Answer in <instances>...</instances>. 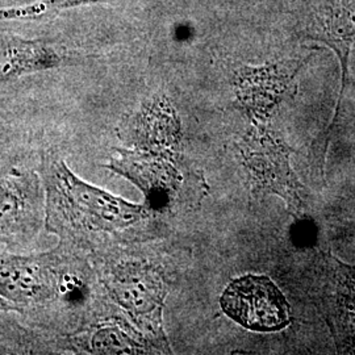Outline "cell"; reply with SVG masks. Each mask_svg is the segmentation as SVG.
<instances>
[{"label":"cell","instance_id":"cell-2","mask_svg":"<svg viewBox=\"0 0 355 355\" xmlns=\"http://www.w3.org/2000/svg\"><path fill=\"white\" fill-rule=\"evenodd\" d=\"M45 189V229L60 246L87 255L98 234H119L148 221L153 214L80 179L58 152L42 153L38 170Z\"/></svg>","mask_w":355,"mask_h":355},{"label":"cell","instance_id":"cell-10","mask_svg":"<svg viewBox=\"0 0 355 355\" xmlns=\"http://www.w3.org/2000/svg\"><path fill=\"white\" fill-rule=\"evenodd\" d=\"M57 349L74 354H137L155 350L135 325L114 318H92L78 329L61 336Z\"/></svg>","mask_w":355,"mask_h":355},{"label":"cell","instance_id":"cell-5","mask_svg":"<svg viewBox=\"0 0 355 355\" xmlns=\"http://www.w3.org/2000/svg\"><path fill=\"white\" fill-rule=\"evenodd\" d=\"M45 227V189L40 173L24 166L0 168V249H19Z\"/></svg>","mask_w":355,"mask_h":355},{"label":"cell","instance_id":"cell-14","mask_svg":"<svg viewBox=\"0 0 355 355\" xmlns=\"http://www.w3.org/2000/svg\"><path fill=\"white\" fill-rule=\"evenodd\" d=\"M102 0H40L21 7L0 8V21L3 20H38L54 13L76 8L86 4L99 3Z\"/></svg>","mask_w":355,"mask_h":355},{"label":"cell","instance_id":"cell-1","mask_svg":"<svg viewBox=\"0 0 355 355\" xmlns=\"http://www.w3.org/2000/svg\"><path fill=\"white\" fill-rule=\"evenodd\" d=\"M91 277L86 255L60 245L44 253L0 254V312L71 333L91 318Z\"/></svg>","mask_w":355,"mask_h":355},{"label":"cell","instance_id":"cell-16","mask_svg":"<svg viewBox=\"0 0 355 355\" xmlns=\"http://www.w3.org/2000/svg\"><path fill=\"white\" fill-rule=\"evenodd\" d=\"M0 168H1V166H0Z\"/></svg>","mask_w":355,"mask_h":355},{"label":"cell","instance_id":"cell-9","mask_svg":"<svg viewBox=\"0 0 355 355\" xmlns=\"http://www.w3.org/2000/svg\"><path fill=\"white\" fill-rule=\"evenodd\" d=\"M225 315L254 331H277L291 322V311L277 284L263 275L232 280L221 296Z\"/></svg>","mask_w":355,"mask_h":355},{"label":"cell","instance_id":"cell-15","mask_svg":"<svg viewBox=\"0 0 355 355\" xmlns=\"http://www.w3.org/2000/svg\"><path fill=\"white\" fill-rule=\"evenodd\" d=\"M341 236L347 237V239H355V218L353 221H350L347 225H345V228L341 230Z\"/></svg>","mask_w":355,"mask_h":355},{"label":"cell","instance_id":"cell-4","mask_svg":"<svg viewBox=\"0 0 355 355\" xmlns=\"http://www.w3.org/2000/svg\"><path fill=\"white\" fill-rule=\"evenodd\" d=\"M98 278L132 325L149 338L155 350H166L162 312L167 288L159 268L144 261L107 262L99 267Z\"/></svg>","mask_w":355,"mask_h":355},{"label":"cell","instance_id":"cell-8","mask_svg":"<svg viewBox=\"0 0 355 355\" xmlns=\"http://www.w3.org/2000/svg\"><path fill=\"white\" fill-rule=\"evenodd\" d=\"M240 152L253 190L258 193H275L292 212L303 215L304 187L292 170L291 148L266 128L255 124L242 139Z\"/></svg>","mask_w":355,"mask_h":355},{"label":"cell","instance_id":"cell-6","mask_svg":"<svg viewBox=\"0 0 355 355\" xmlns=\"http://www.w3.org/2000/svg\"><path fill=\"white\" fill-rule=\"evenodd\" d=\"M305 38L322 44L334 51L341 64V89L336 111L327 130L311 148V166L316 177L324 180L325 162L331 136L340 119L345 91L349 85V61L355 44V0H320Z\"/></svg>","mask_w":355,"mask_h":355},{"label":"cell","instance_id":"cell-11","mask_svg":"<svg viewBox=\"0 0 355 355\" xmlns=\"http://www.w3.org/2000/svg\"><path fill=\"white\" fill-rule=\"evenodd\" d=\"M128 148L175 153L180 140V123L165 96H155L141 105L121 127Z\"/></svg>","mask_w":355,"mask_h":355},{"label":"cell","instance_id":"cell-3","mask_svg":"<svg viewBox=\"0 0 355 355\" xmlns=\"http://www.w3.org/2000/svg\"><path fill=\"white\" fill-rule=\"evenodd\" d=\"M107 168L132 182L145 196L153 214H170L184 204L202 202V178L180 171L175 153L152 152L136 148H117Z\"/></svg>","mask_w":355,"mask_h":355},{"label":"cell","instance_id":"cell-7","mask_svg":"<svg viewBox=\"0 0 355 355\" xmlns=\"http://www.w3.org/2000/svg\"><path fill=\"white\" fill-rule=\"evenodd\" d=\"M312 299L325 318L337 352L355 354V266L318 252L312 270Z\"/></svg>","mask_w":355,"mask_h":355},{"label":"cell","instance_id":"cell-12","mask_svg":"<svg viewBox=\"0 0 355 355\" xmlns=\"http://www.w3.org/2000/svg\"><path fill=\"white\" fill-rule=\"evenodd\" d=\"M64 46L45 40L0 36V86L26 74L45 71L71 62Z\"/></svg>","mask_w":355,"mask_h":355},{"label":"cell","instance_id":"cell-13","mask_svg":"<svg viewBox=\"0 0 355 355\" xmlns=\"http://www.w3.org/2000/svg\"><path fill=\"white\" fill-rule=\"evenodd\" d=\"M299 67L272 64L259 69H242L237 74V95L242 107L255 120H263L271 114L292 89L293 76Z\"/></svg>","mask_w":355,"mask_h":355}]
</instances>
